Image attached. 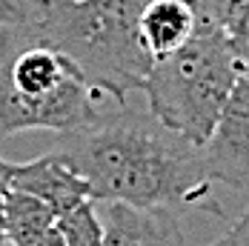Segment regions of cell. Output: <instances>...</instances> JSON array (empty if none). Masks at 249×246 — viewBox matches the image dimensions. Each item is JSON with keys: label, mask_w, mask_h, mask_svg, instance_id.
<instances>
[{"label": "cell", "mask_w": 249, "mask_h": 246, "mask_svg": "<svg viewBox=\"0 0 249 246\" xmlns=\"http://www.w3.org/2000/svg\"><path fill=\"white\" fill-rule=\"evenodd\" d=\"M206 246H249V206L218 241H212V244H206Z\"/></svg>", "instance_id": "12"}, {"label": "cell", "mask_w": 249, "mask_h": 246, "mask_svg": "<svg viewBox=\"0 0 249 246\" xmlns=\"http://www.w3.org/2000/svg\"><path fill=\"white\" fill-rule=\"evenodd\" d=\"M6 229V200H3V195H0V232ZM6 235V232H3Z\"/></svg>", "instance_id": "15"}, {"label": "cell", "mask_w": 249, "mask_h": 246, "mask_svg": "<svg viewBox=\"0 0 249 246\" xmlns=\"http://www.w3.org/2000/svg\"><path fill=\"white\" fill-rule=\"evenodd\" d=\"M12 175H15V163L3 160V155H0V195H6L12 189Z\"/></svg>", "instance_id": "14"}, {"label": "cell", "mask_w": 249, "mask_h": 246, "mask_svg": "<svg viewBox=\"0 0 249 246\" xmlns=\"http://www.w3.org/2000/svg\"><path fill=\"white\" fill-rule=\"evenodd\" d=\"M20 246H66V241H63L60 229L52 226L49 232H43V235H37V238H32V241H26V244H20Z\"/></svg>", "instance_id": "13"}, {"label": "cell", "mask_w": 249, "mask_h": 246, "mask_svg": "<svg viewBox=\"0 0 249 246\" xmlns=\"http://www.w3.org/2000/svg\"><path fill=\"white\" fill-rule=\"evenodd\" d=\"M118 106L72 57L23 32L0 35V141L18 132H80Z\"/></svg>", "instance_id": "3"}, {"label": "cell", "mask_w": 249, "mask_h": 246, "mask_svg": "<svg viewBox=\"0 0 249 246\" xmlns=\"http://www.w3.org/2000/svg\"><path fill=\"white\" fill-rule=\"evenodd\" d=\"M103 246H189L169 209H138L103 203Z\"/></svg>", "instance_id": "7"}, {"label": "cell", "mask_w": 249, "mask_h": 246, "mask_svg": "<svg viewBox=\"0 0 249 246\" xmlns=\"http://www.w3.org/2000/svg\"><path fill=\"white\" fill-rule=\"evenodd\" d=\"M57 229L66 246H103V218L95 200H86L83 206L60 215Z\"/></svg>", "instance_id": "9"}, {"label": "cell", "mask_w": 249, "mask_h": 246, "mask_svg": "<svg viewBox=\"0 0 249 246\" xmlns=\"http://www.w3.org/2000/svg\"><path fill=\"white\" fill-rule=\"evenodd\" d=\"M200 158L215 183L249 192V74L238 80Z\"/></svg>", "instance_id": "5"}, {"label": "cell", "mask_w": 249, "mask_h": 246, "mask_svg": "<svg viewBox=\"0 0 249 246\" xmlns=\"http://www.w3.org/2000/svg\"><path fill=\"white\" fill-rule=\"evenodd\" d=\"M141 0H43L37 20L20 32L72 57L112 103H126V95L143 92L155 66L141 37Z\"/></svg>", "instance_id": "2"}, {"label": "cell", "mask_w": 249, "mask_h": 246, "mask_svg": "<svg viewBox=\"0 0 249 246\" xmlns=\"http://www.w3.org/2000/svg\"><path fill=\"white\" fill-rule=\"evenodd\" d=\"M224 35L249 72V0H224Z\"/></svg>", "instance_id": "10"}, {"label": "cell", "mask_w": 249, "mask_h": 246, "mask_svg": "<svg viewBox=\"0 0 249 246\" xmlns=\"http://www.w3.org/2000/svg\"><path fill=\"white\" fill-rule=\"evenodd\" d=\"M0 246H9V238H6L3 232H0Z\"/></svg>", "instance_id": "16"}, {"label": "cell", "mask_w": 249, "mask_h": 246, "mask_svg": "<svg viewBox=\"0 0 249 246\" xmlns=\"http://www.w3.org/2000/svg\"><path fill=\"white\" fill-rule=\"evenodd\" d=\"M12 189L43 200L46 206L54 209L57 218L83 206L86 200H92V189L83 180V175L57 149H49L46 155H40L29 163H15Z\"/></svg>", "instance_id": "6"}, {"label": "cell", "mask_w": 249, "mask_h": 246, "mask_svg": "<svg viewBox=\"0 0 249 246\" xmlns=\"http://www.w3.org/2000/svg\"><path fill=\"white\" fill-rule=\"evenodd\" d=\"M43 0H0V35L26 29L37 20Z\"/></svg>", "instance_id": "11"}, {"label": "cell", "mask_w": 249, "mask_h": 246, "mask_svg": "<svg viewBox=\"0 0 249 246\" xmlns=\"http://www.w3.org/2000/svg\"><path fill=\"white\" fill-rule=\"evenodd\" d=\"M244 74H249L247 63L226 35H200L180 52L155 60L143 95L158 121L200 149Z\"/></svg>", "instance_id": "4"}, {"label": "cell", "mask_w": 249, "mask_h": 246, "mask_svg": "<svg viewBox=\"0 0 249 246\" xmlns=\"http://www.w3.org/2000/svg\"><path fill=\"white\" fill-rule=\"evenodd\" d=\"M52 149L83 175L95 203L224 218L200 149L166 129L149 109L109 106L92 126L60 135Z\"/></svg>", "instance_id": "1"}, {"label": "cell", "mask_w": 249, "mask_h": 246, "mask_svg": "<svg viewBox=\"0 0 249 246\" xmlns=\"http://www.w3.org/2000/svg\"><path fill=\"white\" fill-rule=\"evenodd\" d=\"M6 238H9V246H20L43 232H49L52 226H57V215L54 209L46 206L43 200L26 195V192H18V189H9L6 195Z\"/></svg>", "instance_id": "8"}]
</instances>
